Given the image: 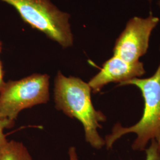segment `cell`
I'll return each instance as SVG.
<instances>
[{
	"label": "cell",
	"instance_id": "6da1fadb",
	"mask_svg": "<svg viewBox=\"0 0 160 160\" xmlns=\"http://www.w3.org/2000/svg\"><path fill=\"white\" fill-rule=\"evenodd\" d=\"M92 89L88 83L75 77L58 72L54 82L55 108L82 123L86 141L94 148H102L105 140L98 133L100 122L106 120L103 113L94 108L91 98Z\"/></svg>",
	"mask_w": 160,
	"mask_h": 160
},
{
	"label": "cell",
	"instance_id": "7a4b0ae2",
	"mask_svg": "<svg viewBox=\"0 0 160 160\" xmlns=\"http://www.w3.org/2000/svg\"><path fill=\"white\" fill-rule=\"evenodd\" d=\"M129 85L137 87L142 93L144 100L143 114L137 123L130 127L116 124L111 134L104 139L108 149L112 148L118 139L130 133L137 135L132 145V148L135 151H145L149 141L152 139L160 141V63L151 77L135 78L118 84Z\"/></svg>",
	"mask_w": 160,
	"mask_h": 160
},
{
	"label": "cell",
	"instance_id": "3957f363",
	"mask_svg": "<svg viewBox=\"0 0 160 160\" xmlns=\"http://www.w3.org/2000/svg\"><path fill=\"white\" fill-rule=\"evenodd\" d=\"M12 6L25 23L46 34L63 48L73 45L70 15L50 0H0Z\"/></svg>",
	"mask_w": 160,
	"mask_h": 160
},
{
	"label": "cell",
	"instance_id": "277c9868",
	"mask_svg": "<svg viewBox=\"0 0 160 160\" xmlns=\"http://www.w3.org/2000/svg\"><path fill=\"white\" fill-rule=\"evenodd\" d=\"M49 76L34 74L23 79L6 82L0 92V118L6 129L14 126L24 109L46 103L49 100Z\"/></svg>",
	"mask_w": 160,
	"mask_h": 160
},
{
	"label": "cell",
	"instance_id": "5b68a950",
	"mask_svg": "<svg viewBox=\"0 0 160 160\" xmlns=\"http://www.w3.org/2000/svg\"><path fill=\"white\" fill-rule=\"evenodd\" d=\"M160 19L150 14L146 18L134 17L116 40L113 55L128 62H137L147 53L152 32Z\"/></svg>",
	"mask_w": 160,
	"mask_h": 160
},
{
	"label": "cell",
	"instance_id": "8992f818",
	"mask_svg": "<svg viewBox=\"0 0 160 160\" xmlns=\"http://www.w3.org/2000/svg\"><path fill=\"white\" fill-rule=\"evenodd\" d=\"M145 73V70L142 62H128L113 55L103 63L100 72L88 84L92 92L97 93L110 82H118L119 84L126 81L139 78Z\"/></svg>",
	"mask_w": 160,
	"mask_h": 160
},
{
	"label": "cell",
	"instance_id": "52a82bcc",
	"mask_svg": "<svg viewBox=\"0 0 160 160\" xmlns=\"http://www.w3.org/2000/svg\"><path fill=\"white\" fill-rule=\"evenodd\" d=\"M0 160H33L22 142L7 141L0 147Z\"/></svg>",
	"mask_w": 160,
	"mask_h": 160
},
{
	"label": "cell",
	"instance_id": "ba28073f",
	"mask_svg": "<svg viewBox=\"0 0 160 160\" xmlns=\"http://www.w3.org/2000/svg\"><path fill=\"white\" fill-rule=\"evenodd\" d=\"M151 145L145 149V160H160V141L152 139Z\"/></svg>",
	"mask_w": 160,
	"mask_h": 160
},
{
	"label": "cell",
	"instance_id": "9c48e42d",
	"mask_svg": "<svg viewBox=\"0 0 160 160\" xmlns=\"http://www.w3.org/2000/svg\"><path fill=\"white\" fill-rule=\"evenodd\" d=\"M4 129H6V125L0 118V147L8 141L6 138V135L4 133Z\"/></svg>",
	"mask_w": 160,
	"mask_h": 160
},
{
	"label": "cell",
	"instance_id": "30bf717a",
	"mask_svg": "<svg viewBox=\"0 0 160 160\" xmlns=\"http://www.w3.org/2000/svg\"><path fill=\"white\" fill-rule=\"evenodd\" d=\"M69 160H80L74 147H71L68 149Z\"/></svg>",
	"mask_w": 160,
	"mask_h": 160
},
{
	"label": "cell",
	"instance_id": "8fae6325",
	"mask_svg": "<svg viewBox=\"0 0 160 160\" xmlns=\"http://www.w3.org/2000/svg\"><path fill=\"white\" fill-rule=\"evenodd\" d=\"M4 71L3 70V66L2 62L0 60V92L3 88L4 86L6 84V82L4 80Z\"/></svg>",
	"mask_w": 160,
	"mask_h": 160
},
{
	"label": "cell",
	"instance_id": "7c38bea8",
	"mask_svg": "<svg viewBox=\"0 0 160 160\" xmlns=\"http://www.w3.org/2000/svg\"><path fill=\"white\" fill-rule=\"evenodd\" d=\"M2 42L0 40V53L2 51Z\"/></svg>",
	"mask_w": 160,
	"mask_h": 160
},
{
	"label": "cell",
	"instance_id": "4fadbf2b",
	"mask_svg": "<svg viewBox=\"0 0 160 160\" xmlns=\"http://www.w3.org/2000/svg\"><path fill=\"white\" fill-rule=\"evenodd\" d=\"M157 4H158V7H160V0H158V1Z\"/></svg>",
	"mask_w": 160,
	"mask_h": 160
},
{
	"label": "cell",
	"instance_id": "5bb4252c",
	"mask_svg": "<svg viewBox=\"0 0 160 160\" xmlns=\"http://www.w3.org/2000/svg\"><path fill=\"white\" fill-rule=\"evenodd\" d=\"M148 1L149 2H151V0H148Z\"/></svg>",
	"mask_w": 160,
	"mask_h": 160
},
{
	"label": "cell",
	"instance_id": "9a60e30c",
	"mask_svg": "<svg viewBox=\"0 0 160 160\" xmlns=\"http://www.w3.org/2000/svg\"></svg>",
	"mask_w": 160,
	"mask_h": 160
}]
</instances>
